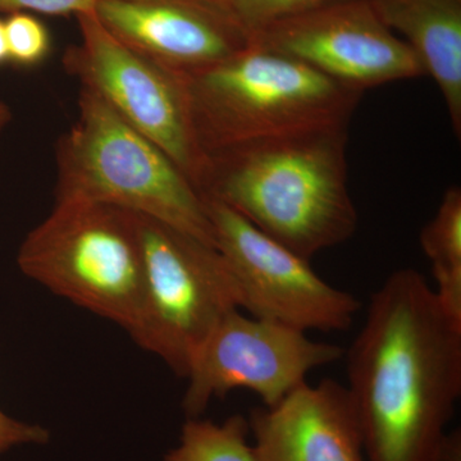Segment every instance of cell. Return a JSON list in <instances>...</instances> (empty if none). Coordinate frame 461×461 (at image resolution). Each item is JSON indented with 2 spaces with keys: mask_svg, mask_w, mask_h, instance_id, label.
<instances>
[{
  "mask_svg": "<svg viewBox=\"0 0 461 461\" xmlns=\"http://www.w3.org/2000/svg\"><path fill=\"white\" fill-rule=\"evenodd\" d=\"M48 438L50 433L42 427L14 420L0 411V454L14 446L45 444Z\"/></svg>",
  "mask_w": 461,
  "mask_h": 461,
  "instance_id": "19",
  "label": "cell"
},
{
  "mask_svg": "<svg viewBox=\"0 0 461 461\" xmlns=\"http://www.w3.org/2000/svg\"><path fill=\"white\" fill-rule=\"evenodd\" d=\"M217 9L241 32L249 41L257 32L273 23L299 16L312 9L329 5L336 0H203Z\"/></svg>",
  "mask_w": 461,
  "mask_h": 461,
  "instance_id": "16",
  "label": "cell"
},
{
  "mask_svg": "<svg viewBox=\"0 0 461 461\" xmlns=\"http://www.w3.org/2000/svg\"><path fill=\"white\" fill-rule=\"evenodd\" d=\"M12 121V111L11 108L0 99V135L5 131V127L11 123Z\"/></svg>",
  "mask_w": 461,
  "mask_h": 461,
  "instance_id": "22",
  "label": "cell"
},
{
  "mask_svg": "<svg viewBox=\"0 0 461 461\" xmlns=\"http://www.w3.org/2000/svg\"><path fill=\"white\" fill-rule=\"evenodd\" d=\"M182 77L206 156L247 142L348 127L363 96L300 60L253 42Z\"/></svg>",
  "mask_w": 461,
  "mask_h": 461,
  "instance_id": "3",
  "label": "cell"
},
{
  "mask_svg": "<svg viewBox=\"0 0 461 461\" xmlns=\"http://www.w3.org/2000/svg\"><path fill=\"white\" fill-rule=\"evenodd\" d=\"M8 48L7 39H5V20L0 18V66L8 63Z\"/></svg>",
  "mask_w": 461,
  "mask_h": 461,
  "instance_id": "21",
  "label": "cell"
},
{
  "mask_svg": "<svg viewBox=\"0 0 461 461\" xmlns=\"http://www.w3.org/2000/svg\"><path fill=\"white\" fill-rule=\"evenodd\" d=\"M9 63L35 67L50 53V33L47 26L32 14L14 12L5 20Z\"/></svg>",
  "mask_w": 461,
  "mask_h": 461,
  "instance_id": "17",
  "label": "cell"
},
{
  "mask_svg": "<svg viewBox=\"0 0 461 461\" xmlns=\"http://www.w3.org/2000/svg\"><path fill=\"white\" fill-rule=\"evenodd\" d=\"M430 461H461V430H447Z\"/></svg>",
  "mask_w": 461,
  "mask_h": 461,
  "instance_id": "20",
  "label": "cell"
},
{
  "mask_svg": "<svg viewBox=\"0 0 461 461\" xmlns=\"http://www.w3.org/2000/svg\"><path fill=\"white\" fill-rule=\"evenodd\" d=\"M366 461H430L461 395V327L424 276L402 268L371 297L348 353Z\"/></svg>",
  "mask_w": 461,
  "mask_h": 461,
  "instance_id": "1",
  "label": "cell"
},
{
  "mask_svg": "<svg viewBox=\"0 0 461 461\" xmlns=\"http://www.w3.org/2000/svg\"><path fill=\"white\" fill-rule=\"evenodd\" d=\"M95 14L118 41L180 75L217 65L250 44L203 0H99Z\"/></svg>",
  "mask_w": 461,
  "mask_h": 461,
  "instance_id": "11",
  "label": "cell"
},
{
  "mask_svg": "<svg viewBox=\"0 0 461 461\" xmlns=\"http://www.w3.org/2000/svg\"><path fill=\"white\" fill-rule=\"evenodd\" d=\"M249 436L244 415H232L222 424L189 418L182 427L180 444L163 461H257Z\"/></svg>",
  "mask_w": 461,
  "mask_h": 461,
  "instance_id": "15",
  "label": "cell"
},
{
  "mask_svg": "<svg viewBox=\"0 0 461 461\" xmlns=\"http://www.w3.org/2000/svg\"><path fill=\"white\" fill-rule=\"evenodd\" d=\"M346 148L348 127H335L222 149L199 191L311 262L357 232Z\"/></svg>",
  "mask_w": 461,
  "mask_h": 461,
  "instance_id": "2",
  "label": "cell"
},
{
  "mask_svg": "<svg viewBox=\"0 0 461 461\" xmlns=\"http://www.w3.org/2000/svg\"><path fill=\"white\" fill-rule=\"evenodd\" d=\"M250 42L362 93L426 75L414 51L388 29L371 0L330 2L266 27Z\"/></svg>",
  "mask_w": 461,
  "mask_h": 461,
  "instance_id": "10",
  "label": "cell"
},
{
  "mask_svg": "<svg viewBox=\"0 0 461 461\" xmlns=\"http://www.w3.org/2000/svg\"><path fill=\"white\" fill-rule=\"evenodd\" d=\"M248 420L257 461H366L348 390L333 379L305 382Z\"/></svg>",
  "mask_w": 461,
  "mask_h": 461,
  "instance_id": "12",
  "label": "cell"
},
{
  "mask_svg": "<svg viewBox=\"0 0 461 461\" xmlns=\"http://www.w3.org/2000/svg\"><path fill=\"white\" fill-rule=\"evenodd\" d=\"M76 20L80 41L63 56L66 71L162 149L199 190L208 156L196 138L182 75L118 41L95 12Z\"/></svg>",
  "mask_w": 461,
  "mask_h": 461,
  "instance_id": "7",
  "label": "cell"
},
{
  "mask_svg": "<svg viewBox=\"0 0 461 461\" xmlns=\"http://www.w3.org/2000/svg\"><path fill=\"white\" fill-rule=\"evenodd\" d=\"M441 91L455 135H461V0H371Z\"/></svg>",
  "mask_w": 461,
  "mask_h": 461,
  "instance_id": "13",
  "label": "cell"
},
{
  "mask_svg": "<svg viewBox=\"0 0 461 461\" xmlns=\"http://www.w3.org/2000/svg\"><path fill=\"white\" fill-rule=\"evenodd\" d=\"M99 0H0V14H50V16L75 17L80 14H94Z\"/></svg>",
  "mask_w": 461,
  "mask_h": 461,
  "instance_id": "18",
  "label": "cell"
},
{
  "mask_svg": "<svg viewBox=\"0 0 461 461\" xmlns=\"http://www.w3.org/2000/svg\"><path fill=\"white\" fill-rule=\"evenodd\" d=\"M420 245L432 263L439 306L451 320L461 321V190H446L438 211L424 226Z\"/></svg>",
  "mask_w": 461,
  "mask_h": 461,
  "instance_id": "14",
  "label": "cell"
},
{
  "mask_svg": "<svg viewBox=\"0 0 461 461\" xmlns=\"http://www.w3.org/2000/svg\"><path fill=\"white\" fill-rule=\"evenodd\" d=\"M142 291L131 338L186 377L214 327L241 309L236 282L217 248L153 218L136 214Z\"/></svg>",
  "mask_w": 461,
  "mask_h": 461,
  "instance_id": "6",
  "label": "cell"
},
{
  "mask_svg": "<svg viewBox=\"0 0 461 461\" xmlns=\"http://www.w3.org/2000/svg\"><path fill=\"white\" fill-rule=\"evenodd\" d=\"M203 199L215 248L232 273L241 309L251 317L304 332L350 329L362 306L353 294L324 281L309 260L267 236L230 206L208 196Z\"/></svg>",
  "mask_w": 461,
  "mask_h": 461,
  "instance_id": "8",
  "label": "cell"
},
{
  "mask_svg": "<svg viewBox=\"0 0 461 461\" xmlns=\"http://www.w3.org/2000/svg\"><path fill=\"white\" fill-rule=\"evenodd\" d=\"M56 200L102 203L145 215L215 248L204 199L153 141L81 86L78 115L57 147Z\"/></svg>",
  "mask_w": 461,
  "mask_h": 461,
  "instance_id": "4",
  "label": "cell"
},
{
  "mask_svg": "<svg viewBox=\"0 0 461 461\" xmlns=\"http://www.w3.org/2000/svg\"><path fill=\"white\" fill-rule=\"evenodd\" d=\"M342 346L314 341L304 330L277 321L223 318L196 351L187 372L182 408L199 418L213 399L238 388L253 391L272 408L306 382L309 373L339 362Z\"/></svg>",
  "mask_w": 461,
  "mask_h": 461,
  "instance_id": "9",
  "label": "cell"
},
{
  "mask_svg": "<svg viewBox=\"0 0 461 461\" xmlns=\"http://www.w3.org/2000/svg\"><path fill=\"white\" fill-rule=\"evenodd\" d=\"M17 263L27 277L131 335L142 291L135 213L87 200H56L23 240Z\"/></svg>",
  "mask_w": 461,
  "mask_h": 461,
  "instance_id": "5",
  "label": "cell"
}]
</instances>
